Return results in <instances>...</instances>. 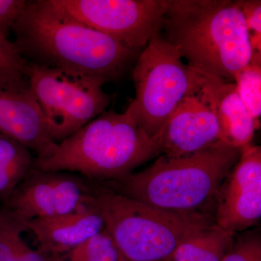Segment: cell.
Returning <instances> with one entry per match:
<instances>
[{"label":"cell","instance_id":"obj_3","mask_svg":"<svg viewBox=\"0 0 261 261\" xmlns=\"http://www.w3.org/2000/svg\"><path fill=\"white\" fill-rule=\"evenodd\" d=\"M161 154L151 138L126 113L106 111L57 145L34 168L78 173L93 182L115 181Z\"/></svg>","mask_w":261,"mask_h":261},{"label":"cell","instance_id":"obj_8","mask_svg":"<svg viewBox=\"0 0 261 261\" xmlns=\"http://www.w3.org/2000/svg\"><path fill=\"white\" fill-rule=\"evenodd\" d=\"M70 18L140 51L162 32L168 0H47Z\"/></svg>","mask_w":261,"mask_h":261},{"label":"cell","instance_id":"obj_10","mask_svg":"<svg viewBox=\"0 0 261 261\" xmlns=\"http://www.w3.org/2000/svg\"><path fill=\"white\" fill-rule=\"evenodd\" d=\"M209 79L187 94L163 126L158 137L163 155L182 157L223 142Z\"/></svg>","mask_w":261,"mask_h":261},{"label":"cell","instance_id":"obj_12","mask_svg":"<svg viewBox=\"0 0 261 261\" xmlns=\"http://www.w3.org/2000/svg\"><path fill=\"white\" fill-rule=\"evenodd\" d=\"M0 135L37 154L49 157L58 144L49 137L45 119L27 77L0 80Z\"/></svg>","mask_w":261,"mask_h":261},{"label":"cell","instance_id":"obj_17","mask_svg":"<svg viewBox=\"0 0 261 261\" xmlns=\"http://www.w3.org/2000/svg\"><path fill=\"white\" fill-rule=\"evenodd\" d=\"M29 231L23 221L0 205V261H48L25 241Z\"/></svg>","mask_w":261,"mask_h":261},{"label":"cell","instance_id":"obj_15","mask_svg":"<svg viewBox=\"0 0 261 261\" xmlns=\"http://www.w3.org/2000/svg\"><path fill=\"white\" fill-rule=\"evenodd\" d=\"M233 238L212 223L187 235L173 252L172 261H221L232 246Z\"/></svg>","mask_w":261,"mask_h":261},{"label":"cell","instance_id":"obj_2","mask_svg":"<svg viewBox=\"0 0 261 261\" xmlns=\"http://www.w3.org/2000/svg\"><path fill=\"white\" fill-rule=\"evenodd\" d=\"M187 64L224 81L250 63L252 51L238 1L168 0L162 32Z\"/></svg>","mask_w":261,"mask_h":261},{"label":"cell","instance_id":"obj_6","mask_svg":"<svg viewBox=\"0 0 261 261\" xmlns=\"http://www.w3.org/2000/svg\"><path fill=\"white\" fill-rule=\"evenodd\" d=\"M135 97L126 114L151 138L158 137L175 108L208 77L188 64L161 34L150 39L132 72Z\"/></svg>","mask_w":261,"mask_h":261},{"label":"cell","instance_id":"obj_18","mask_svg":"<svg viewBox=\"0 0 261 261\" xmlns=\"http://www.w3.org/2000/svg\"><path fill=\"white\" fill-rule=\"evenodd\" d=\"M260 53H252L250 63L240 70L233 80L240 99L253 118L256 130L260 126Z\"/></svg>","mask_w":261,"mask_h":261},{"label":"cell","instance_id":"obj_19","mask_svg":"<svg viewBox=\"0 0 261 261\" xmlns=\"http://www.w3.org/2000/svg\"><path fill=\"white\" fill-rule=\"evenodd\" d=\"M121 257L112 238L104 228L69 251L47 259L48 261H118Z\"/></svg>","mask_w":261,"mask_h":261},{"label":"cell","instance_id":"obj_16","mask_svg":"<svg viewBox=\"0 0 261 261\" xmlns=\"http://www.w3.org/2000/svg\"><path fill=\"white\" fill-rule=\"evenodd\" d=\"M32 151L13 139L0 135V205L34 168Z\"/></svg>","mask_w":261,"mask_h":261},{"label":"cell","instance_id":"obj_23","mask_svg":"<svg viewBox=\"0 0 261 261\" xmlns=\"http://www.w3.org/2000/svg\"><path fill=\"white\" fill-rule=\"evenodd\" d=\"M27 2L25 0H0V36L8 38Z\"/></svg>","mask_w":261,"mask_h":261},{"label":"cell","instance_id":"obj_1","mask_svg":"<svg viewBox=\"0 0 261 261\" xmlns=\"http://www.w3.org/2000/svg\"><path fill=\"white\" fill-rule=\"evenodd\" d=\"M12 32L27 61L107 82L119 78L139 53L70 18L47 0L27 2Z\"/></svg>","mask_w":261,"mask_h":261},{"label":"cell","instance_id":"obj_7","mask_svg":"<svg viewBox=\"0 0 261 261\" xmlns=\"http://www.w3.org/2000/svg\"><path fill=\"white\" fill-rule=\"evenodd\" d=\"M25 74L57 144L102 114L112 99L99 77L29 61Z\"/></svg>","mask_w":261,"mask_h":261},{"label":"cell","instance_id":"obj_13","mask_svg":"<svg viewBox=\"0 0 261 261\" xmlns=\"http://www.w3.org/2000/svg\"><path fill=\"white\" fill-rule=\"evenodd\" d=\"M23 222L35 238L38 250L47 257L69 251L105 228L95 201L70 214Z\"/></svg>","mask_w":261,"mask_h":261},{"label":"cell","instance_id":"obj_9","mask_svg":"<svg viewBox=\"0 0 261 261\" xmlns=\"http://www.w3.org/2000/svg\"><path fill=\"white\" fill-rule=\"evenodd\" d=\"M94 202L92 183L83 176L33 168L3 206L24 221L63 216Z\"/></svg>","mask_w":261,"mask_h":261},{"label":"cell","instance_id":"obj_22","mask_svg":"<svg viewBox=\"0 0 261 261\" xmlns=\"http://www.w3.org/2000/svg\"><path fill=\"white\" fill-rule=\"evenodd\" d=\"M238 2L245 17L252 53L261 54V2L260 0Z\"/></svg>","mask_w":261,"mask_h":261},{"label":"cell","instance_id":"obj_14","mask_svg":"<svg viewBox=\"0 0 261 261\" xmlns=\"http://www.w3.org/2000/svg\"><path fill=\"white\" fill-rule=\"evenodd\" d=\"M209 85L223 142L240 148L251 143L255 122L240 99L236 84L210 78Z\"/></svg>","mask_w":261,"mask_h":261},{"label":"cell","instance_id":"obj_4","mask_svg":"<svg viewBox=\"0 0 261 261\" xmlns=\"http://www.w3.org/2000/svg\"><path fill=\"white\" fill-rule=\"evenodd\" d=\"M241 148L221 142L195 153L161 155L149 167L106 186L147 205L178 212H198L217 197Z\"/></svg>","mask_w":261,"mask_h":261},{"label":"cell","instance_id":"obj_21","mask_svg":"<svg viewBox=\"0 0 261 261\" xmlns=\"http://www.w3.org/2000/svg\"><path fill=\"white\" fill-rule=\"evenodd\" d=\"M221 261H261L260 233L250 231L237 239Z\"/></svg>","mask_w":261,"mask_h":261},{"label":"cell","instance_id":"obj_11","mask_svg":"<svg viewBox=\"0 0 261 261\" xmlns=\"http://www.w3.org/2000/svg\"><path fill=\"white\" fill-rule=\"evenodd\" d=\"M216 224L235 233L253 227L261 218V148L251 143L241 155L217 197Z\"/></svg>","mask_w":261,"mask_h":261},{"label":"cell","instance_id":"obj_5","mask_svg":"<svg viewBox=\"0 0 261 261\" xmlns=\"http://www.w3.org/2000/svg\"><path fill=\"white\" fill-rule=\"evenodd\" d=\"M105 229L122 258L128 261H172L187 235L212 224L200 212H178L147 205L91 181Z\"/></svg>","mask_w":261,"mask_h":261},{"label":"cell","instance_id":"obj_20","mask_svg":"<svg viewBox=\"0 0 261 261\" xmlns=\"http://www.w3.org/2000/svg\"><path fill=\"white\" fill-rule=\"evenodd\" d=\"M27 64L15 43L0 36V80L27 77Z\"/></svg>","mask_w":261,"mask_h":261},{"label":"cell","instance_id":"obj_24","mask_svg":"<svg viewBox=\"0 0 261 261\" xmlns=\"http://www.w3.org/2000/svg\"><path fill=\"white\" fill-rule=\"evenodd\" d=\"M118 261H128V260H125V259L122 258V257H121V259H120V260Z\"/></svg>","mask_w":261,"mask_h":261}]
</instances>
